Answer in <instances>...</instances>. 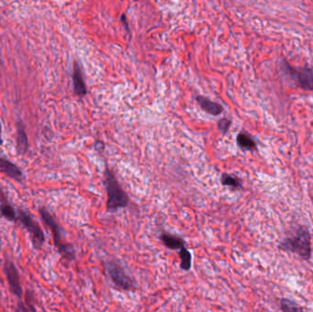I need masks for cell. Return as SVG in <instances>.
<instances>
[{
  "label": "cell",
  "mask_w": 313,
  "mask_h": 312,
  "mask_svg": "<svg viewBox=\"0 0 313 312\" xmlns=\"http://www.w3.org/2000/svg\"><path fill=\"white\" fill-rule=\"evenodd\" d=\"M39 211L41 219L52 231L53 243L59 254L69 262L74 261L76 258V253L74 246L69 243L64 242L63 230L57 223L54 216L44 207H40Z\"/></svg>",
  "instance_id": "obj_1"
},
{
  "label": "cell",
  "mask_w": 313,
  "mask_h": 312,
  "mask_svg": "<svg viewBox=\"0 0 313 312\" xmlns=\"http://www.w3.org/2000/svg\"><path fill=\"white\" fill-rule=\"evenodd\" d=\"M278 248L280 250L297 254L302 259L309 260L311 254L309 230L304 226H300L290 236L285 238L279 244Z\"/></svg>",
  "instance_id": "obj_2"
},
{
  "label": "cell",
  "mask_w": 313,
  "mask_h": 312,
  "mask_svg": "<svg viewBox=\"0 0 313 312\" xmlns=\"http://www.w3.org/2000/svg\"><path fill=\"white\" fill-rule=\"evenodd\" d=\"M104 184L107 194L106 209L108 211H118V209L126 208L129 203V198L126 191L122 189L121 185L108 169L104 171Z\"/></svg>",
  "instance_id": "obj_3"
},
{
  "label": "cell",
  "mask_w": 313,
  "mask_h": 312,
  "mask_svg": "<svg viewBox=\"0 0 313 312\" xmlns=\"http://www.w3.org/2000/svg\"><path fill=\"white\" fill-rule=\"evenodd\" d=\"M17 222L30 234L32 246L35 249L39 250L45 243V234L39 223L35 220L29 211L22 209L17 210Z\"/></svg>",
  "instance_id": "obj_4"
},
{
  "label": "cell",
  "mask_w": 313,
  "mask_h": 312,
  "mask_svg": "<svg viewBox=\"0 0 313 312\" xmlns=\"http://www.w3.org/2000/svg\"><path fill=\"white\" fill-rule=\"evenodd\" d=\"M105 271L113 281L114 285L122 290H134L135 282L130 276L126 274V270L120 265L113 260L107 261L104 264Z\"/></svg>",
  "instance_id": "obj_5"
},
{
  "label": "cell",
  "mask_w": 313,
  "mask_h": 312,
  "mask_svg": "<svg viewBox=\"0 0 313 312\" xmlns=\"http://www.w3.org/2000/svg\"><path fill=\"white\" fill-rule=\"evenodd\" d=\"M283 68L287 75L294 80L300 88L313 91V71L308 67L294 68L287 62H283Z\"/></svg>",
  "instance_id": "obj_6"
},
{
  "label": "cell",
  "mask_w": 313,
  "mask_h": 312,
  "mask_svg": "<svg viewBox=\"0 0 313 312\" xmlns=\"http://www.w3.org/2000/svg\"><path fill=\"white\" fill-rule=\"evenodd\" d=\"M4 273L6 278L9 283V290L18 299H21L23 297V290L20 284V277L17 271L16 265L10 260H6L4 264Z\"/></svg>",
  "instance_id": "obj_7"
},
{
  "label": "cell",
  "mask_w": 313,
  "mask_h": 312,
  "mask_svg": "<svg viewBox=\"0 0 313 312\" xmlns=\"http://www.w3.org/2000/svg\"><path fill=\"white\" fill-rule=\"evenodd\" d=\"M0 173H3L6 176L9 177V179L16 180L17 182H23L25 179L24 173L17 164L1 156H0Z\"/></svg>",
  "instance_id": "obj_8"
},
{
  "label": "cell",
  "mask_w": 313,
  "mask_h": 312,
  "mask_svg": "<svg viewBox=\"0 0 313 312\" xmlns=\"http://www.w3.org/2000/svg\"><path fill=\"white\" fill-rule=\"evenodd\" d=\"M0 214L5 219L11 223H17V211L13 205L10 203L3 190L0 189Z\"/></svg>",
  "instance_id": "obj_9"
},
{
  "label": "cell",
  "mask_w": 313,
  "mask_h": 312,
  "mask_svg": "<svg viewBox=\"0 0 313 312\" xmlns=\"http://www.w3.org/2000/svg\"><path fill=\"white\" fill-rule=\"evenodd\" d=\"M73 82L74 90L76 95L83 97L87 93L86 85L83 80V71L77 62H74V71H73Z\"/></svg>",
  "instance_id": "obj_10"
},
{
  "label": "cell",
  "mask_w": 313,
  "mask_h": 312,
  "mask_svg": "<svg viewBox=\"0 0 313 312\" xmlns=\"http://www.w3.org/2000/svg\"><path fill=\"white\" fill-rule=\"evenodd\" d=\"M16 150L18 155H26L29 150V138L26 130L21 121L17 123V137H16Z\"/></svg>",
  "instance_id": "obj_11"
},
{
  "label": "cell",
  "mask_w": 313,
  "mask_h": 312,
  "mask_svg": "<svg viewBox=\"0 0 313 312\" xmlns=\"http://www.w3.org/2000/svg\"><path fill=\"white\" fill-rule=\"evenodd\" d=\"M196 100L198 102L200 108L205 112H207L208 114H213V115H219L222 114V110H223L222 106L217 103L213 102L203 95L197 97Z\"/></svg>",
  "instance_id": "obj_12"
},
{
  "label": "cell",
  "mask_w": 313,
  "mask_h": 312,
  "mask_svg": "<svg viewBox=\"0 0 313 312\" xmlns=\"http://www.w3.org/2000/svg\"><path fill=\"white\" fill-rule=\"evenodd\" d=\"M161 242L163 243V245L171 250H178L182 247L185 246V241L183 238L175 236L172 234H169L167 233H162L161 234Z\"/></svg>",
  "instance_id": "obj_13"
},
{
  "label": "cell",
  "mask_w": 313,
  "mask_h": 312,
  "mask_svg": "<svg viewBox=\"0 0 313 312\" xmlns=\"http://www.w3.org/2000/svg\"><path fill=\"white\" fill-rule=\"evenodd\" d=\"M237 145L243 150H257V143L253 139L252 136L248 135V133L240 132L236 137Z\"/></svg>",
  "instance_id": "obj_14"
},
{
  "label": "cell",
  "mask_w": 313,
  "mask_h": 312,
  "mask_svg": "<svg viewBox=\"0 0 313 312\" xmlns=\"http://www.w3.org/2000/svg\"><path fill=\"white\" fill-rule=\"evenodd\" d=\"M180 258L182 260L181 262V268L184 271H189L191 268V254L186 249L184 246L180 249Z\"/></svg>",
  "instance_id": "obj_15"
},
{
  "label": "cell",
  "mask_w": 313,
  "mask_h": 312,
  "mask_svg": "<svg viewBox=\"0 0 313 312\" xmlns=\"http://www.w3.org/2000/svg\"><path fill=\"white\" fill-rule=\"evenodd\" d=\"M221 182L223 186H229V187H232L233 189H242L241 180L237 179L236 177L232 176V175L227 174V173L222 174V178H221Z\"/></svg>",
  "instance_id": "obj_16"
},
{
  "label": "cell",
  "mask_w": 313,
  "mask_h": 312,
  "mask_svg": "<svg viewBox=\"0 0 313 312\" xmlns=\"http://www.w3.org/2000/svg\"><path fill=\"white\" fill-rule=\"evenodd\" d=\"M280 308L283 311H301L302 308L299 307L297 304L294 303L292 300L287 299H282L280 300Z\"/></svg>",
  "instance_id": "obj_17"
},
{
  "label": "cell",
  "mask_w": 313,
  "mask_h": 312,
  "mask_svg": "<svg viewBox=\"0 0 313 312\" xmlns=\"http://www.w3.org/2000/svg\"><path fill=\"white\" fill-rule=\"evenodd\" d=\"M217 126L219 130H220L223 135H226V133L228 132L229 128H230L231 120L227 118L220 119V120L218 121Z\"/></svg>",
  "instance_id": "obj_18"
},
{
  "label": "cell",
  "mask_w": 313,
  "mask_h": 312,
  "mask_svg": "<svg viewBox=\"0 0 313 312\" xmlns=\"http://www.w3.org/2000/svg\"><path fill=\"white\" fill-rule=\"evenodd\" d=\"M121 21L124 23V25L126 26V31H129V29H128V24H127V21H126V15L125 14H123L121 17Z\"/></svg>",
  "instance_id": "obj_19"
},
{
  "label": "cell",
  "mask_w": 313,
  "mask_h": 312,
  "mask_svg": "<svg viewBox=\"0 0 313 312\" xmlns=\"http://www.w3.org/2000/svg\"><path fill=\"white\" fill-rule=\"evenodd\" d=\"M3 143H4V141H3V137H2V125L0 122V146L3 145Z\"/></svg>",
  "instance_id": "obj_20"
}]
</instances>
